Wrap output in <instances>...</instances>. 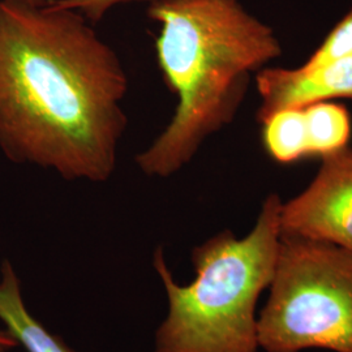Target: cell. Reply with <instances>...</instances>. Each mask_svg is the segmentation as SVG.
Masks as SVG:
<instances>
[{
	"label": "cell",
	"mask_w": 352,
	"mask_h": 352,
	"mask_svg": "<svg viewBox=\"0 0 352 352\" xmlns=\"http://www.w3.org/2000/svg\"><path fill=\"white\" fill-rule=\"evenodd\" d=\"M282 202L270 193L245 236L225 230L196 245L188 285L176 282L164 250L155 251L153 266L168 304L155 352H258L257 302L276 273Z\"/></svg>",
	"instance_id": "3957f363"
},
{
	"label": "cell",
	"mask_w": 352,
	"mask_h": 352,
	"mask_svg": "<svg viewBox=\"0 0 352 352\" xmlns=\"http://www.w3.org/2000/svg\"><path fill=\"white\" fill-rule=\"evenodd\" d=\"M135 1L151 3L155 0H49L47 3L54 7L75 10L77 12L84 14L91 24H94L101 21L102 19L115 7Z\"/></svg>",
	"instance_id": "8fae6325"
},
{
	"label": "cell",
	"mask_w": 352,
	"mask_h": 352,
	"mask_svg": "<svg viewBox=\"0 0 352 352\" xmlns=\"http://www.w3.org/2000/svg\"><path fill=\"white\" fill-rule=\"evenodd\" d=\"M308 133V157H324L349 146L351 116L334 102H315L302 106Z\"/></svg>",
	"instance_id": "ba28073f"
},
{
	"label": "cell",
	"mask_w": 352,
	"mask_h": 352,
	"mask_svg": "<svg viewBox=\"0 0 352 352\" xmlns=\"http://www.w3.org/2000/svg\"><path fill=\"white\" fill-rule=\"evenodd\" d=\"M269 298L257 318L265 352H352V251L280 236Z\"/></svg>",
	"instance_id": "277c9868"
},
{
	"label": "cell",
	"mask_w": 352,
	"mask_h": 352,
	"mask_svg": "<svg viewBox=\"0 0 352 352\" xmlns=\"http://www.w3.org/2000/svg\"><path fill=\"white\" fill-rule=\"evenodd\" d=\"M309 186L282 202L280 236L315 240L352 251V148L321 157Z\"/></svg>",
	"instance_id": "5b68a950"
},
{
	"label": "cell",
	"mask_w": 352,
	"mask_h": 352,
	"mask_svg": "<svg viewBox=\"0 0 352 352\" xmlns=\"http://www.w3.org/2000/svg\"><path fill=\"white\" fill-rule=\"evenodd\" d=\"M17 343L16 340H13L12 337L7 333L6 329H0V349L1 350H11L13 347H16Z\"/></svg>",
	"instance_id": "7c38bea8"
},
{
	"label": "cell",
	"mask_w": 352,
	"mask_h": 352,
	"mask_svg": "<svg viewBox=\"0 0 352 352\" xmlns=\"http://www.w3.org/2000/svg\"><path fill=\"white\" fill-rule=\"evenodd\" d=\"M32 3H36V4H46L49 0H29Z\"/></svg>",
	"instance_id": "4fadbf2b"
},
{
	"label": "cell",
	"mask_w": 352,
	"mask_h": 352,
	"mask_svg": "<svg viewBox=\"0 0 352 352\" xmlns=\"http://www.w3.org/2000/svg\"><path fill=\"white\" fill-rule=\"evenodd\" d=\"M261 98L257 122L289 107L337 98L352 100V55L296 68L265 67L254 76Z\"/></svg>",
	"instance_id": "8992f818"
},
{
	"label": "cell",
	"mask_w": 352,
	"mask_h": 352,
	"mask_svg": "<svg viewBox=\"0 0 352 352\" xmlns=\"http://www.w3.org/2000/svg\"><path fill=\"white\" fill-rule=\"evenodd\" d=\"M349 55H352V7L302 65L314 67Z\"/></svg>",
	"instance_id": "30bf717a"
},
{
	"label": "cell",
	"mask_w": 352,
	"mask_h": 352,
	"mask_svg": "<svg viewBox=\"0 0 352 352\" xmlns=\"http://www.w3.org/2000/svg\"><path fill=\"white\" fill-rule=\"evenodd\" d=\"M120 58L75 10L0 0V151L65 180L107 182L126 132Z\"/></svg>",
	"instance_id": "6da1fadb"
},
{
	"label": "cell",
	"mask_w": 352,
	"mask_h": 352,
	"mask_svg": "<svg viewBox=\"0 0 352 352\" xmlns=\"http://www.w3.org/2000/svg\"><path fill=\"white\" fill-rule=\"evenodd\" d=\"M146 13L160 25L157 62L177 104L136 164L145 175L168 177L235 119L252 77L282 46L239 0H155Z\"/></svg>",
	"instance_id": "7a4b0ae2"
},
{
	"label": "cell",
	"mask_w": 352,
	"mask_h": 352,
	"mask_svg": "<svg viewBox=\"0 0 352 352\" xmlns=\"http://www.w3.org/2000/svg\"><path fill=\"white\" fill-rule=\"evenodd\" d=\"M260 124L265 151L273 161L289 164L308 157V133L302 107L279 110Z\"/></svg>",
	"instance_id": "9c48e42d"
},
{
	"label": "cell",
	"mask_w": 352,
	"mask_h": 352,
	"mask_svg": "<svg viewBox=\"0 0 352 352\" xmlns=\"http://www.w3.org/2000/svg\"><path fill=\"white\" fill-rule=\"evenodd\" d=\"M0 352H7V351H6V350H1V349H0Z\"/></svg>",
	"instance_id": "5bb4252c"
},
{
	"label": "cell",
	"mask_w": 352,
	"mask_h": 352,
	"mask_svg": "<svg viewBox=\"0 0 352 352\" xmlns=\"http://www.w3.org/2000/svg\"><path fill=\"white\" fill-rule=\"evenodd\" d=\"M0 321L26 352H80L32 315L23 298L19 276L8 260L0 266Z\"/></svg>",
	"instance_id": "52a82bcc"
}]
</instances>
